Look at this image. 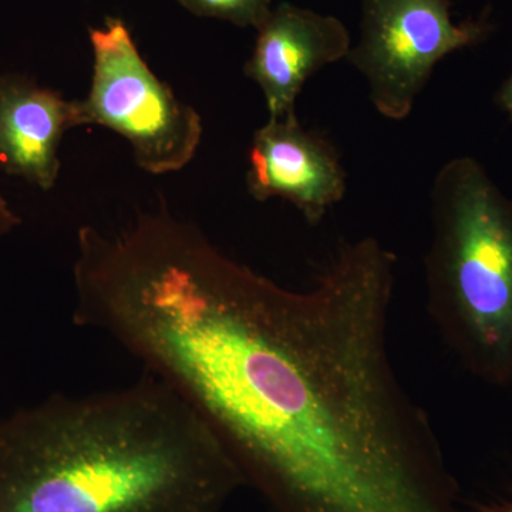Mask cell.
<instances>
[{
	"mask_svg": "<svg viewBox=\"0 0 512 512\" xmlns=\"http://www.w3.org/2000/svg\"><path fill=\"white\" fill-rule=\"evenodd\" d=\"M394 268L357 239L292 291L163 205L97 251L74 319L180 393L275 512H458L390 357Z\"/></svg>",
	"mask_w": 512,
	"mask_h": 512,
	"instance_id": "1",
	"label": "cell"
},
{
	"mask_svg": "<svg viewBox=\"0 0 512 512\" xmlns=\"http://www.w3.org/2000/svg\"><path fill=\"white\" fill-rule=\"evenodd\" d=\"M497 103L500 104L501 109L511 117L512 120V74L505 80L498 92Z\"/></svg>",
	"mask_w": 512,
	"mask_h": 512,
	"instance_id": "11",
	"label": "cell"
},
{
	"mask_svg": "<svg viewBox=\"0 0 512 512\" xmlns=\"http://www.w3.org/2000/svg\"><path fill=\"white\" fill-rule=\"evenodd\" d=\"M74 127H80L79 100L26 74H0V171L52 190L62 168L60 144Z\"/></svg>",
	"mask_w": 512,
	"mask_h": 512,
	"instance_id": "8",
	"label": "cell"
},
{
	"mask_svg": "<svg viewBox=\"0 0 512 512\" xmlns=\"http://www.w3.org/2000/svg\"><path fill=\"white\" fill-rule=\"evenodd\" d=\"M256 33L244 72L264 94L269 119L296 116L305 83L352 49L342 20L288 2L274 6Z\"/></svg>",
	"mask_w": 512,
	"mask_h": 512,
	"instance_id": "7",
	"label": "cell"
},
{
	"mask_svg": "<svg viewBox=\"0 0 512 512\" xmlns=\"http://www.w3.org/2000/svg\"><path fill=\"white\" fill-rule=\"evenodd\" d=\"M89 39L92 83L79 100L80 127L119 134L148 174L183 170L200 148V113L151 70L123 19L106 18L100 28L89 29Z\"/></svg>",
	"mask_w": 512,
	"mask_h": 512,
	"instance_id": "4",
	"label": "cell"
},
{
	"mask_svg": "<svg viewBox=\"0 0 512 512\" xmlns=\"http://www.w3.org/2000/svg\"><path fill=\"white\" fill-rule=\"evenodd\" d=\"M503 512H512V503L508 504L507 507L504 508Z\"/></svg>",
	"mask_w": 512,
	"mask_h": 512,
	"instance_id": "12",
	"label": "cell"
},
{
	"mask_svg": "<svg viewBox=\"0 0 512 512\" xmlns=\"http://www.w3.org/2000/svg\"><path fill=\"white\" fill-rule=\"evenodd\" d=\"M244 484L200 413L150 373L0 417V512H221Z\"/></svg>",
	"mask_w": 512,
	"mask_h": 512,
	"instance_id": "2",
	"label": "cell"
},
{
	"mask_svg": "<svg viewBox=\"0 0 512 512\" xmlns=\"http://www.w3.org/2000/svg\"><path fill=\"white\" fill-rule=\"evenodd\" d=\"M20 222L22 220H20L18 212L13 210L8 198L3 194L2 187H0V244H2L3 239L8 238L19 227Z\"/></svg>",
	"mask_w": 512,
	"mask_h": 512,
	"instance_id": "10",
	"label": "cell"
},
{
	"mask_svg": "<svg viewBox=\"0 0 512 512\" xmlns=\"http://www.w3.org/2000/svg\"><path fill=\"white\" fill-rule=\"evenodd\" d=\"M247 187L254 200L282 198L316 225L346 194V173L335 146L298 116L269 119L255 131Z\"/></svg>",
	"mask_w": 512,
	"mask_h": 512,
	"instance_id": "6",
	"label": "cell"
},
{
	"mask_svg": "<svg viewBox=\"0 0 512 512\" xmlns=\"http://www.w3.org/2000/svg\"><path fill=\"white\" fill-rule=\"evenodd\" d=\"M427 311L471 375L512 383V200L473 157L440 168L430 191Z\"/></svg>",
	"mask_w": 512,
	"mask_h": 512,
	"instance_id": "3",
	"label": "cell"
},
{
	"mask_svg": "<svg viewBox=\"0 0 512 512\" xmlns=\"http://www.w3.org/2000/svg\"><path fill=\"white\" fill-rule=\"evenodd\" d=\"M191 15L258 29L274 9V0H177Z\"/></svg>",
	"mask_w": 512,
	"mask_h": 512,
	"instance_id": "9",
	"label": "cell"
},
{
	"mask_svg": "<svg viewBox=\"0 0 512 512\" xmlns=\"http://www.w3.org/2000/svg\"><path fill=\"white\" fill-rule=\"evenodd\" d=\"M451 3L362 0L360 39L346 59L365 76L370 100L384 119H407L437 63L493 33L488 12L456 23Z\"/></svg>",
	"mask_w": 512,
	"mask_h": 512,
	"instance_id": "5",
	"label": "cell"
}]
</instances>
